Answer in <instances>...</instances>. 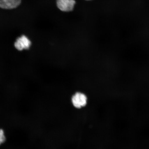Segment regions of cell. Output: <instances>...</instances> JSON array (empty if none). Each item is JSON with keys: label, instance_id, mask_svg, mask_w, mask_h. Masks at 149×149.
I'll return each mask as SVG.
<instances>
[{"label": "cell", "instance_id": "cell-1", "mask_svg": "<svg viewBox=\"0 0 149 149\" xmlns=\"http://www.w3.org/2000/svg\"><path fill=\"white\" fill-rule=\"evenodd\" d=\"M86 95L81 92L76 93L72 98V102L74 107L77 109H81L85 107L87 103Z\"/></svg>", "mask_w": 149, "mask_h": 149}, {"label": "cell", "instance_id": "cell-2", "mask_svg": "<svg viewBox=\"0 0 149 149\" xmlns=\"http://www.w3.org/2000/svg\"><path fill=\"white\" fill-rule=\"evenodd\" d=\"M31 45L30 40L25 35H22L18 37L14 42L15 48L19 51L29 49Z\"/></svg>", "mask_w": 149, "mask_h": 149}, {"label": "cell", "instance_id": "cell-3", "mask_svg": "<svg viewBox=\"0 0 149 149\" xmlns=\"http://www.w3.org/2000/svg\"><path fill=\"white\" fill-rule=\"evenodd\" d=\"M58 8L63 12H68L72 10L75 5L74 0H57Z\"/></svg>", "mask_w": 149, "mask_h": 149}, {"label": "cell", "instance_id": "cell-4", "mask_svg": "<svg viewBox=\"0 0 149 149\" xmlns=\"http://www.w3.org/2000/svg\"><path fill=\"white\" fill-rule=\"evenodd\" d=\"M22 0H0V8L12 9L19 6Z\"/></svg>", "mask_w": 149, "mask_h": 149}, {"label": "cell", "instance_id": "cell-5", "mask_svg": "<svg viewBox=\"0 0 149 149\" xmlns=\"http://www.w3.org/2000/svg\"><path fill=\"white\" fill-rule=\"evenodd\" d=\"M6 141V136L4 130L0 128V146L4 144Z\"/></svg>", "mask_w": 149, "mask_h": 149}]
</instances>
